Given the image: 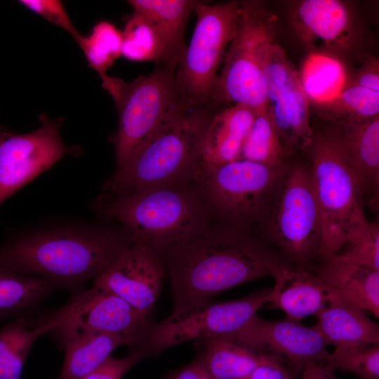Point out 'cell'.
Wrapping results in <instances>:
<instances>
[{"mask_svg": "<svg viewBox=\"0 0 379 379\" xmlns=\"http://www.w3.org/2000/svg\"><path fill=\"white\" fill-rule=\"evenodd\" d=\"M163 379H215L196 357L187 365L174 371Z\"/></svg>", "mask_w": 379, "mask_h": 379, "instance_id": "cell-39", "label": "cell"}, {"mask_svg": "<svg viewBox=\"0 0 379 379\" xmlns=\"http://www.w3.org/2000/svg\"><path fill=\"white\" fill-rule=\"evenodd\" d=\"M326 262L317 276L329 299L355 305L379 317V271L356 263L341 253H323Z\"/></svg>", "mask_w": 379, "mask_h": 379, "instance_id": "cell-19", "label": "cell"}, {"mask_svg": "<svg viewBox=\"0 0 379 379\" xmlns=\"http://www.w3.org/2000/svg\"><path fill=\"white\" fill-rule=\"evenodd\" d=\"M345 245L341 253L349 260L379 271V226L370 222L353 237Z\"/></svg>", "mask_w": 379, "mask_h": 379, "instance_id": "cell-34", "label": "cell"}, {"mask_svg": "<svg viewBox=\"0 0 379 379\" xmlns=\"http://www.w3.org/2000/svg\"><path fill=\"white\" fill-rule=\"evenodd\" d=\"M19 2L48 22L69 32L76 41L81 36L74 27L60 1L21 0Z\"/></svg>", "mask_w": 379, "mask_h": 379, "instance_id": "cell-35", "label": "cell"}, {"mask_svg": "<svg viewBox=\"0 0 379 379\" xmlns=\"http://www.w3.org/2000/svg\"><path fill=\"white\" fill-rule=\"evenodd\" d=\"M311 176L321 218L320 253H338L368 223L364 186L324 133L314 135Z\"/></svg>", "mask_w": 379, "mask_h": 379, "instance_id": "cell-6", "label": "cell"}, {"mask_svg": "<svg viewBox=\"0 0 379 379\" xmlns=\"http://www.w3.org/2000/svg\"><path fill=\"white\" fill-rule=\"evenodd\" d=\"M100 79L103 88L112 95L119 115V127L113 140L117 171L161 124L187 108L178 91L175 72L165 67L130 82L107 74Z\"/></svg>", "mask_w": 379, "mask_h": 379, "instance_id": "cell-7", "label": "cell"}, {"mask_svg": "<svg viewBox=\"0 0 379 379\" xmlns=\"http://www.w3.org/2000/svg\"><path fill=\"white\" fill-rule=\"evenodd\" d=\"M232 335L261 353L288 363L295 371L302 370L310 362L326 364L331 355L314 326L286 319L270 321L255 314Z\"/></svg>", "mask_w": 379, "mask_h": 379, "instance_id": "cell-15", "label": "cell"}, {"mask_svg": "<svg viewBox=\"0 0 379 379\" xmlns=\"http://www.w3.org/2000/svg\"><path fill=\"white\" fill-rule=\"evenodd\" d=\"M64 321L58 311L31 321L18 318L0 330V379H21L25 361L34 341Z\"/></svg>", "mask_w": 379, "mask_h": 379, "instance_id": "cell-26", "label": "cell"}, {"mask_svg": "<svg viewBox=\"0 0 379 379\" xmlns=\"http://www.w3.org/2000/svg\"><path fill=\"white\" fill-rule=\"evenodd\" d=\"M265 108L287 155L310 147L314 131L310 124V100L298 72L284 50L274 42L262 71Z\"/></svg>", "mask_w": 379, "mask_h": 379, "instance_id": "cell-12", "label": "cell"}, {"mask_svg": "<svg viewBox=\"0 0 379 379\" xmlns=\"http://www.w3.org/2000/svg\"><path fill=\"white\" fill-rule=\"evenodd\" d=\"M197 357L215 379H241L266 358L261 353L239 341L232 335L204 338L194 340Z\"/></svg>", "mask_w": 379, "mask_h": 379, "instance_id": "cell-25", "label": "cell"}, {"mask_svg": "<svg viewBox=\"0 0 379 379\" xmlns=\"http://www.w3.org/2000/svg\"><path fill=\"white\" fill-rule=\"evenodd\" d=\"M286 156L266 109L255 111L238 160H246L271 166H281L284 165L283 160Z\"/></svg>", "mask_w": 379, "mask_h": 379, "instance_id": "cell-30", "label": "cell"}, {"mask_svg": "<svg viewBox=\"0 0 379 379\" xmlns=\"http://www.w3.org/2000/svg\"><path fill=\"white\" fill-rule=\"evenodd\" d=\"M350 84L379 92L378 60L368 58Z\"/></svg>", "mask_w": 379, "mask_h": 379, "instance_id": "cell-38", "label": "cell"}, {"mask_svg": "<svg viewBox=\"0 0 379 379\" xmlns=\"http://www.w3.org/2000/svg\"><path fill=\"white\" fill-rule=\"evenodd\" d=\"M121 55L131 61L160 63L161 44L152 23L134 12L128 17L122 31Z\"/></svg>", "mask_w": 379, "mask_h": 379, "instance_id": "cell-32", "label": "cell"}, {"mask_svg": "<svg viewBox=\"0 0 379 379\" xmlns=\"http://www.w3.org/2000/svg\"><path fill=\"white\" fill-rule=\"evenodd\" d=\"M270 299L271 289H263L234 300L211 302L175 319L152 323L135 350L147 358L187 340L234 334Z\"/></svg>", "mask_w": 379, "mask_h": 379, "instance_id": "cell-11", "label": "cell"}, {"mask_svg": "<svg viewBox=\"0 0 379 379\" xmlns=\"http://www.w3.org/2000/svg\"><path fill=\"white\" fill-rule=\"evenodd\" d=\"M326 364L335 370L354 373L360 379H379V345L335 349Z\"/></svg>", "mask_w": 379, "mask_h": 379, "instance_id": "cell-33", "label": "cell"}, {"mask_svg": "<svg viewBox=\"0 0 379 379\" xmlns=\"http://www.w3.org/2000/svg\"><path fill=\"white\" fill-rule=\"evenodd\" d=\"M286 168L236 160L198 168L192 182L208 214L239 229L267 217L277 185Z\"/></svg>", "mask_w": 379, "mask_h": 379, "instance_id": "cell-5", "label": "cell"}, {"mask_svg": "<svg viewBox=\"0 0 379 379\" xmlns=\"http://www.w3.org/2000/svg\"><path fill=\"white\" fill-rule=\"evenodd\" d=\"M334 147L361 180L364 192L379 185V116L333 123L325 132Z\"/></svg>", "mask_w": 379, "mask_h": 379, "instance_id": "cell-18", "label": "cell"}, {"mask_svg": "<svg viewBox=\"0 0 379 379\" xmlns=\"http://www.w3.org/2000/svg\"><path fill=\"white\" fill-rule=\"evenodd\" d=\"M132 242L123 228L55 227L0 246V260L74 291L94 280Z\"/></svg>", "mask_w": 379, "mask_h": 379, "instance_id": "cell-2", "label": "cell"}, {"mask_svg": "<svg viewBox=\"0 0 379 379\" xmlns=\"http://www.w3.org/2000/svg\"><path fill=\"white\" fill-rule=\"evenodd\" d=\"M133 11L145 16L154 26L162 47L163 67L175 71L187 48L185 28L198 1L130 0Z\"/></svg>", "mask_w": 379, "mask_h": 379, "instance_id": "cell-23", "label": "cell"}, {"mask_svg": "<svg viewBox=\"0 0 379 379\" xmlns=\"http://www.w3.org/2000/svg\"><path fill=\"white\" fill-rule=\"evenodd\" d=\"M58 288L52 281L15 271L0 260V319L22 312Z\"/></svg>", "mask_w": 379, "mask_h": 379, "instance_id": "cell-27", "label": "cell"}, {"mask_svg": "<svg viewBox=\"0 0 379 379\" xmlns=\"http://www.w3.org/2000/svg\"><path fill=\"white\" fill-rule=\"evenodd\" d=\"M334 371L326 363L310 362L302 368L300 379H336Z\"/></svg>", "mask_w": 379, "mask_h": 379, "instance_id": "cell-40", "label": "cell"}, {"mask_svg": "<svg viewBox=\"0 0 379 379\" xmlns=\"http://www.w3.org/2000/svg\"><path fill=\"white\" fill-rule=\"evenodd\" d=\"M41 118L30 133L0 131V204L71 151L61 139L60 121Z\"/></svg>", "mask_w": 379, "mask_h": 379, "instance_id": "cell-13", "label": "cell"}, {"mask_svg": "<svg viewBox=\"0 0 379 379\" xmlns=\"http://www.w3.org/2000/svg\"><path fill=\"white\" fill-rule=\"evenodd\" d=\"M277 18L255 1H241L237 30L230 41L211 98L241 104L255 111L266 109L262 71L274 41Z\"/></svg>", "mask_w": 379, "mask_h": 379, "instance_id": "cell-8", "label": "cell"}, {"mask_svg": "<svg viewBox=\"0 0 379 379\" xmlns=\"http://www.w3.org/2000/svg\"><path fill=\"white\" fill-rule=\"evenodd\" d=\"M175 319L211 302L216 295L262 277L274 278L287 267L246 230L225 224L209 225L164 255Z\"/></svg>", "mask_w": 379, "mask_h": 379, "instance_id": "cell-1", "label": "cell"}, {"mask_svg": "<svg viewBox=\"0 0 379 379\" xmlns=\"http://www.w3.org/2000/svg\"><path fill=\"white\" fill-rule=\"evenodd\" d=\"M274 279L270 303L282 310L286 319L299 322L306 317L316 316L328 303L327 288L317 274L286 267Z\"/></svg>", "mask_w": 379, "mask_h": 379, "instance_id": "cell-24", "label": "cell"}, {"mask_svg": "<svg viewBox=\"0 0 379 379\" xmlns=\"http://www.w3.org/2000/svg\"><path fill=\"white\" fill-rule=\"evenodd\" d=\"M165 273L163 255L133 241L93 280L91 287L114 293L138 310L152 314Z\"/></svg>", "mask_w": 379, "mask_h": 379, "instance_id": "cell-14", "label": "cell"}, {"mask_svg": "<svg viewBox=\"0 0 379 379\" xmlns=\"http://www.w3.org/2000/svg\"><path fill=\"white\" fill-rule=\"evenodd\" d=\"M293 27L310 53L336 56L347 51L355 36L353 15L338 0H304L291 9Z\"/></svg>", "mask_w": 379, "mask_h": 379, "instance_id": "cell-17", "label": "cell"}, {"mask_svg": "<svg viewBox=\"0 0 379 379\" xmlns=\"http://www.w3.org/2000/svg\"><path fill=\"white\" fill-rule=\"evenodd\" d=\"M77 41L88 65L100 77L121 55L122 31L108 21H100L88 35H81Z\"/></svg>", "mask_w": 379, "mask_h": 379, "instance_id": "cell-31", "label": "cell"}, {"mask_svg": "<svg viewBox=\"0 0 379 379\" xmlns=\"http://www.w3.org/2000/svg\"><path fill=\"white\" fill-rule=\"evenodd\" d=\"M298 74L312 105L331 100L347 84L343 63L337 57L326 53H310Z\"/></svg>", "mask_w": 379, "mask_h": 379, "instance_id": "cell-28", "label": "cell"}, {"mask_svg": "<svg viewBox=\"0 0 379 379\" xmlns=\"http://www.w3.org/2000/svg\"><path fill=\"white\" fill-rule=\"evenodd\" d=\"M317 114L335 123L379 116V92L347 84L331 100L313 105Z\"/></svg>", "mask_w": 379, "mask_h": 379, "instance_id": "cell-29", "label": "cell"}, {"mask_svg": "<svg viewBox=\"0 0 379 379\" xmlns=\"http://www.w3.org/2000/svg\"><path fill=\"white\" fill-rule=\"evenodd\" d=\"M211 116L200 107L184 109L161 124L104 185L118 196L192 181Z\"/></svg>", "mask_w": 379, "mask_h": 379, "instance_id": "cell-4", "label": "cell"}, {"mask_svg": "<svg viewBox=\"0 0 379 379\" xmlns=\"http://www.w3.org/2000/svg\"><path fill=\"white\" fill-rule=\"evenodd\" d=\"M255 114L248 106L234 104L211 116L203 135L198 168L238 160Z\"/></svg>", "mask_w": 379, "mask_h": 379, "instance_id": "cell-21", "label": "cell"}, {"mask_svg": "<svg viewBox=\"0 0 379 379\" xmlns=\"http://www.w3.org/2000/svg\"><path fill=\"white\" fill-rule=\"evenodd\" d=\"M313 326L324 343L335 349L346 350L379 344V326L362 309L337 299L316 314Z\"/></svg>", "mask_w": 379, "mask_h": 379, "instance_id": "cell-22", "label": "cell"}, {"mask_svg": "<svg viewBox=\"0 0 379 379\" xmlns=\"http://www.w3.org/2000/svg\"><path fill=\"white\" fill-rule=\"evenodd\" d=\"M52 332L65 352L57 379H81L101 365L115 349L126 345L117 336L90 331L65 321Z\"/></svg>", "mask_w": 379, "mask_h": 379, "instance_id": "cell-20", "label": "cell"}, {"mask_svg": "<svg viewBox=\"0 0 379 379\" xmlns=\"http://www.w3.org/2000/svg\"><path fill=\"white\" fill-rule=\"evenodd\" d=\"M93 208L119 222L133 241L163 256L210 225L209 214L192 181L123 195L105 194L93 202Z\"/></svg>", "mask_w": 379, "mask_h": 379, "instance_id": "cell-3", "label": "cell"}, {"mask_svg": "<svg viewBox=\"0 0 379 379\" xmlns=\"http://www.w3.org/2000/svg\"><path fill=\"white\" fill-rule=\"evenodd\" d=\"M65 321L90 331L117 336L135 350L152 324L142 312L118 295L91 287L61 308Z\"/></svg>", "mask_w": 379, "mask_h": 379, "instance_id": "cell-16", "label": "cell"}, {"mask_svg": "<svg viewBox=\"0 0 379 379\" xmlns=\"http://www.w3.org/2000/svg\"><path fill=\"white\" fill-rule=\"evenodd\" d=\"M241 379H293V377L280 359L267 354L260 365Z\"/></svg>", "mask_w": 379, "mask_h": 379, "instance_id": "cell-37", "label": "cell"}, {"mask_svg": "<svg viewBox=\"0 0 379 379\" xmlns=\"http://www.w3.org/2000/svg\"><path fill=\"white\" fill-rule=\"evenodd\" d=\"M145 359L140 351H132L121 358L110 356L101 365L81 379H122L138 363Z\"/></svg>", "mask_w": 379, "mask_h": 379, "instance_id": "cell-36", "label": "cell"}, {"mask_svg": "<svg viewBox=\"0 0 379 379\" xmlns=\"http://www.w3.org/2000/svg\"><path fill=\"white\" fill-rule=\"evenodd\" d=\"M268 215L275 241L291 258L301 262L320 253L321 218L310 172L300 166L286 168Z\"/></svg>", "mask_w": 379, "mask_h": 379, "instance_id": "cell-10", "label": "cell"}, {"mask_svg": "<svg viewBox=\"0 0 379 379\" xmlns=\"http://www.w3.org/2000/svg\"><path fill=\"white\" fill-rule=\"evenodd\" d=\"M241 1L199 2L190 43L177 67L175 79L183 105L199 108L211 98L226 50L239 23Z\"/></svg>", "mask_w": 379, "mask_h": 379, "instance_id": "cell-9", "label": "cell"}]
</instances>
